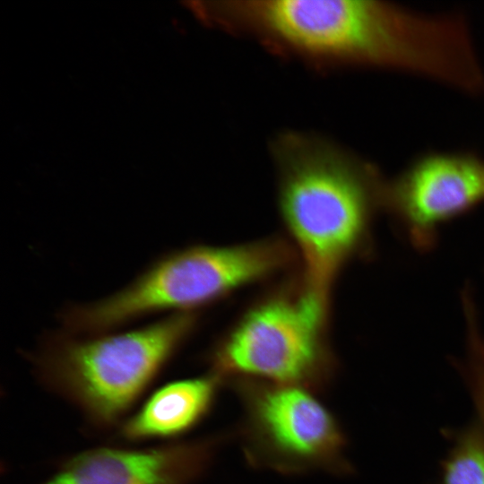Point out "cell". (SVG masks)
I'll return each mask as SVG.
<instances>
[{"mask_svg": "<svg viewBox=\"0 0 484 484\" xmlns=\"http://www.w3.org/2000/svg\"><path fill=\"white\" fill-rule=\"evenodd\" d=\"M202 9L214 22L311 61L417 73L434 50L427 16L385 2L256 0L219 2Z\"/></svg>", "mask_w": 484, "mask_h": 484, "instance_id": "6da1fadb", "label": "cell"}, {"mask_svg": "<svg viewBox=\"0 0 484 484\" xmlns=\"http://www.w3.org/2000/svg\"><path fill=\"white\" fill-rule=\"evenodd\" d=\"M276 151L281 216L303 257L306 284L327 296L341 267L369 245L385 181L372 166L314 138L289 135Z\"/></svg>", "mask_w": 484, "mask_h": 484, "instance_id": "7a4b0ae2", "label": "cell"}, {"mask_svg": "<svg viewBox=\"0 0 484 484\" xmlns=\"http://www.w3.org/2000/svg\"><path fill=\"white\" fill-rule=\"evenodd\" d=\"M197 324L175 313L125 332L45 336L30 358L39 380L99 426H110L157 377Z\"/></svg>", "mask_w": 484, "mask_h": 484, "instance_id": "3957f363", "label": "cell"}, {"mask_svg": "<svg viewBox=\"0 0 484 484\" xmlns=\"http://www.w3.org/2000/svg\"><path fill=\"white\" fill-rule=\"evenodd\" d=\"M290 258L286 246L278 241L175 250L155 260L114 294L65 307L60 321L68 333L93 335L153 314L192 312L278 272Z\"/></svg>", "mask_w": 484, "mask_h": 484, "instance_id": "277c9868", "label": "cell"}, {"mask_svg": "<svg viewBox=\"0 0 484 484\" xmlns=\"http://www.w3.org/2000/svg\"><path fill=\"white\" fill-rule=\"evenodd\" d=\"M327 297L306 285L252 307L211 356L212 373L306 388L328 384L332 359L324 342Z\"/></svg>", "mask_w": 484, "mask_h": 484, "instance_id": "5b68a950", "label": "cell"}, {"mask_svg": "<svg viewBox=\"0 0 484 484\" xmlns=\"http://www.w3.org/2000/svg\"><path fill=\"white\" fill-rule=\"evenodd\" d=\"M242 408L238 435L250 465L284 474L351 472L335 416L306 388L231 381Z\"/></svg>", "mask_w": 484, "mask_h": 484, "instance_id": "8992f818", "label": "cell"}, {"mask_svg": "<svg viewBox=\"0 0 484 484\" xmlns=\"http://www.w3.org/2000/svg\"><path fill=\"white\" fill-rule=\"evenodd\" d=\"M484 202V160L469 153H431L385 182L382 207L419 251L436 242L444 222Z\"/></svg>", "mask_w": 484, "mask_h": 484, "instance_id": "52a82bcc", "label": "cell"}, {"mask_svg": "<svg viewBox=\"0 0 484 484\" xmlns=\"http://www.w3.org/2000/svg\"><path fill=\"white\" fill-rule=\"evenodd\" d=\"M222 439L216 436L141 450L95 448L67 460L42 484H192Z\"/></svg>", "mask_w": 484, "mask_h": 484, "instance_id": "ba28073f", "label": "cell"}, {"mask_svg": "<svg viewBox=\"0 0 484 484\" xmlns=\"http://www.w3.org/2000/svg\"><path fill=\"white\" fill-rule=\"evenodd\" d=\"M221 384L222 380L211 372L161 386L123 424L122 436L138 441L190 430L208 415Z\"/></svg>", "mask_w": 484, "mask_h": 484, "instance_id": "9c48e42d", "label": "cell"}, {"mask_svg": "<svg viewBox=\"0 0 484 484\" xmlns=\"http://www.w3.org/2000/svg\"><path fill=\"white\" fill-rule=\"evenodd\" d=\"M474 403L473 422L448 432L451 445L436 484H484V396Z\"/></svg>", "mask_w": 484, "mask_h": 484, "instance_id": "30bf717a", "label": "cell"}]
</instances>
